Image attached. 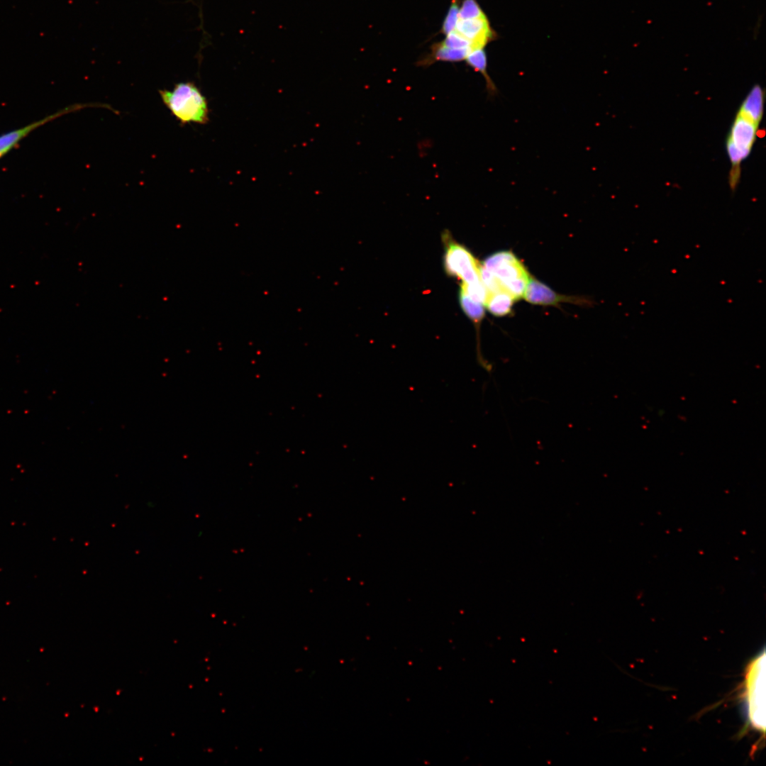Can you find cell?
Masks as SVG:
<instances>
[{"mask_svg": "<svg viewBox=\"0 0 766 766\" xmlns=\"http://www.w3.org/2000/svg\"><path fill=\"white\" fill-rule=\"evenodd\" d=\"M765 96L760 85L752 87L740 105L728 133L726 148L731 165L728 184L732 192L740 180V165L754 146L763 116Z\"/></svg>", "mask_w": 766, "mask_h": 766, "instance_id": "1", "label": "cell"}, {"mask_svg": "<svg viewBox=\"0 0 766 766\" xmlns=\"http://www.w3.org/2000/svg\"><path fill=\"white\" fill-rule=\"evenodd\" d=\"M480 278L489 293L505 292L516 301L523 297L530 276L511 251L501 250L484 260Z\"/></svg>", "mask_w": 766, "mask_h": 766, "instance_id": "2", "label": "cell"}, {"mask_svg": "<svg viewBox=\"0 0 766 766\" xmlns=\"http://www.w3.org/2000/svg\"><path fill=\"white\" fill-rule=\"evenodd\" d=\"M160 98L171 113L183 126L195 123L206 124L209 109L206 97L194 82H179L172 89L159 90Z\"/></svg>", "mask_w": 766, "mask_h": 766, "instance_id": "3", "label": "cell"}, {"mask_svg": "<svg viewBox=\"0 0 766 766\" xmlns=\"http://www.w3.org/2000/svg\"><path fill=\"white\" fill-rule=\"evenodd\" d=\"M444 267L448 274L470 284L481 281L480 265L472 254L463 245L448 242L444 256Z\"/></svg>", "mask_w": 766, "mask_h": 766, "instance_id": "4", "label": "cell"}, {"mask_svg": "<svg viewBox=\"0 0 766 766\" xmlns=\"http://www.w3.org/2000/svg\"><path fill=\"white\" fill-rule=\"evenodd\" d=\"M523 297L529 303L538 305L555 306L560 303L569 302L577 304L588 302L584 298L557 294L549 287L530 277Z\"/></svg>", "mask_w": 766, "mask_h": 766, "instance_id": "5", "label": "cell"}, {"mask_svg": "<svg viewBox=\"0 0 766 766\" xmlns=\"http://www.w3.org/2000/svg\"><path fill=\"white\" fill-rule=\"evenodd\" d=\"M454 30L470 42L472 50L484 48L494 37V32L487 16L476 18H459Z\"/></svg>", "mask_w": 766, "mask_h": 766, "instance_id": "6", "label": "cell"}, {"mask_svg": "<svg viewBox=\"0 0 766 766\" xmlns=\"http://www.w3.org/2000/svg\"><path fill=\"white\" fill-rule=\"evenodd\" d=\"M92 104H75L68 106L40 120L30 123L23 128L13 130L0 135V159L13 149L17 144L33 131L38 127L64 115L77 110L90 106Z\"/></svg>", "mask_w": 766, "mask_h": 766, "instance_id": "7", "label": "cell"}, {"mask_svg": "<svg viewBox=\"0 0 766 766\" xmlns=\"http://www.w3.org/2000/svg\"><path fill=\"white\" fill-rule=\"evenodd\" d=\"M471 49L450 48L442 41L431 45L430 50L416 62L418 67H428L435 62H459L465 60Z\"/></svg>", "mask_w": 766, "mask_h": 766, "instance_id": "8", "label": "cell"}, {"mask_svg": "<svg viewBox=\"0 0 766 766\" xmlns=\"http://www.w3.org/2000/svg\"><path fill=\"white\" fill-rule=\"evenodd\" d=\"M465 61L475 72H479L484 77L489 94L494 95L497 91L487 72V57L484 48L471 50Z\"/></svg>", "mask_w": 766, "mask_h": 766, "instance_id": "9", "label": "cell"}, {"mask_svg": "<svg viewBox=\"0 0 766 766\" xmlns=\"http://www.w3.org/2000/svg\"><path fill=\"white\" fill-rule=\"evenodd\" d=\"M514 301L515 299L505 292L487 293L484 305L493 315L503 316L511 311Z\"/></svg>", "mask_w": 766, "mask_h": 766, "instance_id": "10", "label": "cell"}, {"mask_svg": "<svg viewBox=\"0 0 766 766\" xmlns=\"http://www.w3.org/2000/svg\"><path fill=\"white\" fill-rule=\"evenodd\" d=\"M460 304L463 311L474 323H480L484 315L483 304L472 299L461 289L460 290Z\"/></svg>", "mask_w": 766, "mask_h": 766, "instance_id": "11", "label": "cell"}, {"mask_svg": "<svg viewBox=\"0 0 766 766\" xmlns=\"http://www.w3.org/2000/svg\"><path fill=\"white\" fill-rule=\"evenodd\" d=\"M460 0H452L447 13L443 21L440 32L446 35L453 31L459 19Z\"/></svg>", "mask_w": 766, "mask_h": 766, "instance_id": "12", "label": "cell"}, {"mask_svg": "<svg viewBox=\"0 0 766 766\" xmlns=\"http://www.w3.org/2000/svg\"><path fill=\"white\" fill-rule=\"evenodd\" d=\"M486 16L477 0H462L459 11L460 19L476 18Z\"/></svg>", "mask_w": 766, "mask_h": 766, "instance_id": "13", "label": "cell"}, {"mask_svg": "<svg viewBox=\"0 0 766 766\" xmlns=\"http://www.w3.org/2000/svg\"><path fill=\"white\" fill-rule=\"evenodd\" d=\"M445 36V38L441 41L445 45L456 49L468 48L472 50L470 42L457 31L453 30Z\"/></svg>", "mask_w": 766, "mask_h": 766, "instance_id": "14", "label": "cell"}]
</instances>
